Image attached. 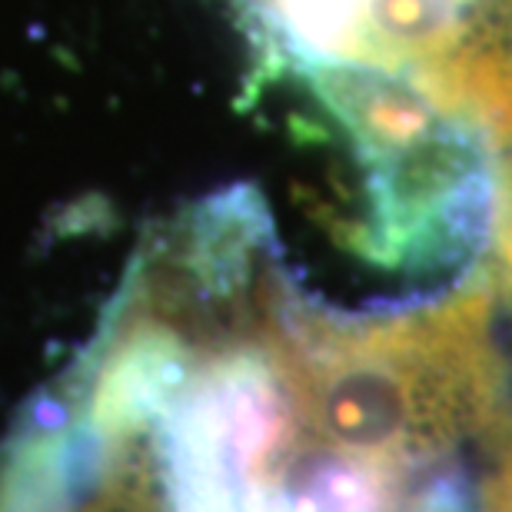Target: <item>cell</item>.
<instances>
[{
  "label": "cell",
  "instance_id": "obj_1",
  "mask_svg": "<svg viewBox=\"0 0 512 512\" xmlns=\"http://www.w3.org/2000/svg\"><path fill=\"white\" fill-rule=\"evenodd\" d=\"M80 512H170L147 439L120 446L107 456Z\"/></svg>",
  "mask_w": 512,
  "mask_h": 512
},
{
  "label": "cell",
  "instance_id": "obj_2",
  "mask_svg": "<svg viewBox=\"0 0 512 512\" xmlns=\"http://www.w3.org/2000/svg\"><path fill=\"white\" fill-rule=\"evenodd\" d=\"M479 512H512V406L479 476Z\"/></svg>",
  "mask_w": 512,
  "mask_h": 512
},
{
  "label": "cell",
  "instance_id": "obj_3",
  "mask_svg": "<svg viewBox=\"0 0 512 512\" xmlns=\"http://www.w3.org/2000/svg\"><path fill=\"white\" fill-rule=\"evenodd\" d=\"M493 223H496V243H493V286L496 296H503V303L512 313V163L503 170V183L496 190V210H493Z\"/></svg>",
  "mask_w": 512,
  "mask_h": 512
}]
</instances>
